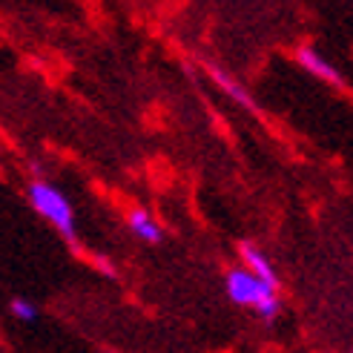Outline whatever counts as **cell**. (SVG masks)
Returning a JSON list of instances; mask_svg holds the SVG:
<instances>
[{"mask_svg": "<svg viewBox=\"0 0 353 353\" xmlns=\"http://www.w3.org/2000/svg\"><path fill=\"white\" fill-rule=\"evenodd\" d=\"M224 288H227L230 302L256 310L264 322H273L276 316L281 313L279 290L270 288V285H264V281H259L253 273H247L244 268H233L230 273H227L224 276Z\"/></svg>", "mask_w": 353, "mask_h": 353, "instance_id": "1", "label": "cell"}, {"mask_svg": "<svg viewBox=\"0 0 353 353\" xmlns=\"http://www.w3.org/2000/svg\"><path fill=\"white\" fill-rule=\"evenodd\" d=\"M29 201L38 213L55 227V230L72 241L75 239V213H72V204L58 187H52L49 181H32L29 184Z\"/></svg>", "mask_w": 353, "mask_h": 353, "instance_id": "2", "label": "cell"}, {"mask_svg": "<svg viewBox=\"0 0 353 353\" xmlns=\"http://www.w3.org/2000/svg\"><path fill=\"white\" fill-rule=\"evenodd\" d=\"M296 61H299V66H302L305 72H310L313 78H319V81H325V83H330V86H345L339 69L333 66L319 49H313V46H299V49H296Z\"/></svg>", "mask_w": 353, "mask_h": 353, "instance_id": "3", "label": "cell"}, {"mask_svg": "<svg viewBox=\"0 0 353 353\" xmlns=\"http://www.w3.org/2000/svg\"><path fill=\"white\" fill-rule=\"evenodd\" d=\"M239 256H241V264H244L247 273H253L259 281H264V285H270V288L279 290V276H276L273 261L264 256L253 241H241L239 244Z\"/></svg>", "mask_w": 353, "mask_h": 353, "instance_id": "4", "label": "cell"}, {"mask_svg": "<svg viewBox=\"0 0 353 353\" xmlns=\"http://www.w3.org/2000/svg\"><path fill=\"white\" fill-rule=\"evenodd\" d=\"M210 78L216 81V86L227 95V98H233L239 107H244V110H250V112H259V107H256V101L250 98V92L244 90V86L236 81V78H230L224 72V69H219V66H210Z\"/></svg>", "mask_w": 353, "mask_h": 353, "instance_id": "5", "label": "cell"}, {"mask_svg": "<svg viewBox=\"0 0 353 353\" xmlns=\"http://www.w3.org/2000/svg\"><path fill=\"white\" fill-rule=\"evenodd\" d=\"M130 230L141 239V241H147V244H158L164 239V230H161V224H158L155 219H152V213L150 210H144V207H135V210H130Z\"/></svg>", "mask_w": 353, "mask_h": 353, "instance_id": "6", "label": "cell"}, {"mask_svg": "<svg viewBox=\"0 0 353 353\" xmlns=\"http://www.w3.org/2000/svg\"><path fill=\"white\" fill-rule=\"evenodd\" d=\"M12 316L14 319H21V322H34L38 319V307H34V302H29V299H12V305H9Z\"/></svg>", "mask_w": 353, "mask_h": 353, "instance_id": "7", "label": "cell"}]
</instances>
